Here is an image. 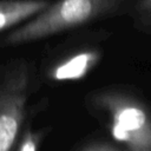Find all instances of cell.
I'll list each match as a JSON object with an SVG mask.
<instances>
[{
    "label": "cell",
    "mask_w": 151,
    "mask_h": 151,
    "mask_svg": "<svg viewBox=\"0 0 151 151\" xmlns=\"http://www.w3.org/2000/svg\"><path fill=\"white\" fill-rule=\"evenodd\" d=\"M129 0H58L12 31L7 45H20L113 15Z\"/></svg>",
    "instance_id": "6da1fadb"
},
{
    "label": "cell",
    "mask_w": 151,
    "mask_h": 151,
    "mask_svg": "<svg viewBox=\"0 0 151 151\" xmlns=\"http://www.w3.org/2000/svg\"><path fill=\"white\" fill-rule=\"evenodd\" d=\"M93 104L106 113L116 142L129 151H151V111L145 104L118 90L97 92Z\"/></svg>",
    "instance_id": "7a4b0ae2"
},
{
    "label": "cell",
    "mask_w": 151,
    "mask_h": 151,
    "mask_svg": "<svg viewBox=\"0 0 151 151\" xmlns=\"http://www.w3.org/2000/svg\"><path fill=\"white\" fill-rule=\"evenodd\" d=\"M29 71L25 61L13 63L0 79V151H9L21 126L28 94Z\"/></svg>",
    "instance_id": "3957f363"
},
{
    "label": "cell",
    "mask_w": 151,
    "mask_h": 151,
    "mask_svg": "<svg viewBox=\"0 0 151 151\" xmlns=\"http://www.w3.org/2000/svg\"><path fill=\"white\" fill-rule=\"evenodd\" d=\"M100 60L97 50H80L64 58L48 71V78L54 81H74L88 74Z\"/></svg>",
    "instance_id": "277c9868"
},
{
    "label": "cell",
    "mask_w": 151,
    "mask_h": 151,
    "mask_svg": "<svg viewBox=\"0 0 151 151\" xmlns=\"http://www.w3.org/2000/svg\"><path fill=\"white\" fill-rule=\"evenodd\" d=\"M50 4L48 0H0V31L29 20Z\"/></svg>",
    "instance_id": "5b68a950"
},
{
    "label": "cell",
    "mask_w": 151,
    "mask_h": 151,
    "mask_svg": "<svg viewBox=\"0 0 151 151\" xmlns=\"http://www.w3.org/2000/svg\"><path fill=\"white\" fill-rule=\"evenodd\" d=\"M134 9L142 22H151V0H137Z\"/></svg>",
    "instance_id": "8992f818"
},
{
    "label": "cell",
    "mask_w": 151,
    "mask_h": 151,
    "mask_svg": "<svg viewBox=\"0 0 151 151\" xmlns=\"http://www.w3.org/2000/svg\"><path fill=\"white\" fill-rule=\"evenodd\" d=\"M19 151H37V138L32 133H27L21 143Z\"/></svg>",
    "instance_id": "52a82bcc"
},
{
    "label": "cell",
    "mask_w": 151,
    "mask_h": 151,
    "mask_svg": "<svg viewBox=\"0 0 151 151\" xmlns=\"http://www.w3.org/2000/svg\"><path fill=\"white\" fill-rule=\"evenodd\" d=\"M84 151H119L116 147H112L107 144H99V145H92L87 149H85Z\"/></svg>",
    "instance_id": "ba28073f"
}]
</instances>
